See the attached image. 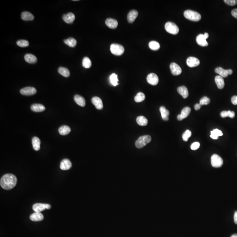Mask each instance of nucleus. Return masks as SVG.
<instances>
[{
    "label": "nucleus",
    "mask_w": 237,
    "mask_h": 237,
    "mask_svg": "<svg viewBox=\"0 0 237 237\" xmlns=\"http://www.w3.org/2000/svg\"><path fill=\"white\" fill-rule=\"evenodd\" d=\"M17 181V178L14 175L8 173L5 174L1 178L0 184L3 189L10 190L15 187Z\"/></svg>",
    "instance_id": "nucleus-1"
},
{
    "label": "nucleus",
    "mask_w": 237,
    "mask_h": 237,
    "mask_svg": "<svg viewBox=\"0 0 237 237\" xmlns=\"http://www.w3.org/2000/svg\"><path fill=\"white\" fill-rule=\"evenodd\" d=\"M185 18L191 21L198 22L201 19V15L199 12L191 10H187L183 13Z\"/></svg>",
    "instance_id": "nucleus-2"
},
{
    "label": "nucleus",
    "mask_w": 237,
    "mask_h": 237,
    "mask_svg": "<svg viewBox=\"0 0 237 237\" xmlns=\"http://www.w3.org/2000/svg\"><path fill=\"white\" fill-rule=\"evenodd\" d=\"M151 137L150 136L144 135L138 138L135 142V145L137 148L138 149L143 148L147 144L149 143L151 141Z\"/></svg>",
    "instance_id": "nucleus-3"
},
{
    "label": "nucleus",
    "mask_w": 237,
    "mask_h": 237,
    "mask_svg": "<svg viewBox=\"0 0 237 237\" xmlns=\"http://www.w3.org/2000/svg\"><path fill=\"white\" fill-rule=\"evenodd\" d=\"M110 51L113 55L120 56L123 54L125 50L122 45L117 44H112L110 46Z\"/></svg>",
    "instance_id": "nucleus-4"
},
{
    "label": "nucleus",
    "mask_w": 237,
    "mask_h": 237,
    "mask_svg": "<svg viewBox=\"0 0 237 237\" xmlns=\"http://www.w3.org/2000/svg\"><path fill=\"white\" fill-rule=\"evenodd\" d=\"M165 28L168 33L173 35L177 34L179 32L177 25L173 22H167L165 25Z\"/></svg>",
    "instance_id": "nucleus-5"
},
{
    "label": "nucleus",
    "mask_w": 237,
    "mask_h": 237,
    "mask_svg": "<svg viewBox=\"0 0 237 237\" xmlns=\"http://www.w3.org/2000/svg\"><path fill=\"white\" fill-rule=\"evenodd\" d=\"M211 163L212 166L214 167L219 168L223 165V160L219 155L214 154L211 158Z\"/></svg>",
    "instance_id": "nucleus-6"
},
{
    "label": "nucleus",
    "mask_w": 237,
    "mask_h": 237,
    "mask_svg": "<svg viewBox=\"0 0 237 237\" xmlns=\"http://www.w3.org/2000/svg\"><path fill=\"white\" fill-rule=\"evenodd\" d=\"M20 92L22 95L29 96L35 94L37 92V90L33 87H25L20 90Z\"/></svg>",
    "instance_id": "nucleus-7"
},
{
    "label": "nucleus",
    "mask_w": 237,
    "mask_h": 237,
    "mask_svg": "<svg viewBox=\"0 0 237 237\" xmlns=\"http://www.w3.org/2000/svg\"><path fill=\"white\" fill-rule=\"evenodd\" d=\"M170 69L171 73L173 75L178 76L181 74V69L177 63L174 62L171 63L170 65Z\"/></svg>",
    "instance_id": "nucleus-8"
},
{
    "label": "nucleus",
    "mask_w": 237,
    "mask_h": 237,
    "mask_svg": "<svg viewBox=\"0 0 237 237\" xmlns=\"http://www.w3.org/2000/svg\"><path fill=\"white\" fill-rule=\"evenodd\" d=\"M147 82L152 85H156L159 83V78L157 75L154 73H151L148 75L147 77Z\"/></svg>",
    "instance_id": "nucleus-9"
},
{
    "label": "nucleus",
    "mask_w": 237,
    "mask_h": 237,
    "mask_svg": "<svg viewBox=\"0 0 237 237\" xmlns=\"http://www.w3.org/2000/svg\"><path fill=\"white\" fill-rule=\"evenodd\" d=\"M186 62L187 66L191 68L196 67L200 63L199 59H198L196 58L193 57H190L188 58L187 59Z\"/></svg>",
    "instance_id": "nucleus-10"
},
{
    "label": "nucleus",
    "mask_w": 237,
    "mask_h": 237,
    "mask_svg": "<svg viewBox=\"0 0 237 237\" xmlns=\"http://www.w3.org/2000/svg\"><path fill=\"white\" fill-rule=\"evenodd\" d=\"M191 108L189 107H186L182 110L181 113L178 115L177 116V120L179 121H182L184 118H186L189 116L191 112Z\"/></svg>",
    "instance_id": "nucleus-11"
},
{
    "label": "nucleus",
    "mask_w": 237,
    "mask_h": 237,
    "mask_svg": "<svg viewBox=\"0 0 237 237\" xmlns=\"http://www.w3.org/2000/svg\"><path fill=\"white\" fill-rule=\"evenodd\" d=\"M91 102L95 106L97 109L99 110L102 109L103 108V104L102 101L100 98L98 97H94L91 99Z\"/></svg>",
    "instance_id": "nucleus-12"
},
{
    "label": "nucleus",
    "mask_w": 237,
    "mask_h": 237,
    "mask_svg": "<svg viewBox=\"0 0 237 237\" xmlns=\"http://www.w3.org/2000/svg\"><path fill=\"white\" fill-rule=\"evenodd\" d=\"M62 19L66 23L68 24L72 23L75 19V16L74 13L69 12L66 14L62 16Z\"/></svg>",
    "instance_id": "nucleus-13"
},
{
    "label": "nucleus",
    "mask_w": 237,
    "mask_h": 237,
    "mask_svg": "<svg viewBox=\"0 0 237 237\" xmlns=\"http://www.w3.org/2000/svg\"><path fill=\"white\" fill-rule=\"evenodd\" d=\"M196 41L198 44L202 47H206L208 45V43L204 37V34H200L198 35L196 39Z\"/></svg>",
    "instance_id": "nucleus-14"
},
{
    "label": "nucleus",
    "mask_w": 237,
    "mask_h": 237,
    "mask_svg": "<svg viewBox=\"0 0 237 237\" xmlns=\"http://www.w3.org/2000/svg\"><path fill=\"white\" fill-rule=\"evenodd\" d=\"M72 166L71 162L69 159H64L61 162L60 167L61 169L63 170H68L70 169Z\"/></svg>",
    "instance_id": "nucleus-15"
},
{
    "label": "nucleus",
    "mask_w": 237,
    "mask_h": 237,
    "mask_svg": "<svg viewBox=\"0 0 237 237\" xmlns=\"http://www.w3.org/2000/svg\"><path fill=\"white\" fill-rule=\"evenodd\" d=\"M105 24L109 28L112 29L116 28L118 25V23L116 20L112 19V18H108L106 19L105 20Z\"/></svg>",
    "instance_id": "nucleus-16"
},
{
    "label": "nucleus",
    "mask_w": 237,
    "mask_h": 237,
    "mask_svg": "<svg viewBox=\"0 0 237 237\" xmlns=\"http://www.w3.org/2000/svg\"><path fill=\"white\" fill-rule=\"evenodd\" d=\"M138 12L135 10H133L130 11L127 15L128 22L130 23H133L138 16Z\"/></svg>",
    "instance_id": "nucleus-17"
},
{
    "label": "nucleus",
    "mask_w": 237,
    "mask_h": 237,
    "mask_svg": "<svg viewBox=\"0 0 237 237\" xmlns=\"http://www.w3.org/2000/svg\"><path fill=\"white\" fill-rule=\"evenodd\" d=\"M177 91L178 93L181 94L183 98H186L189 95L188 90L187 88L184 86L178 87L177 88Z\"/></svg>",
    "instance_id": "nucleus-18"
},
{
    "label": "nucleus",
    "mask_w": 237,
    "mask_h": 237,
    "mask_svg": "<svg viewBox=\"0 0 237 237\" xmlns=\"http://www.w3.org/2000/svg\"><path fill=\"white\" fill-rule=\"evenodd\" d=\"M44 216L41 213L35 212L30 215V219L33 221H42L44 219Z\"/></svg>",
    "instance_id": "nucleus-19"
},
{
    "label": "nucleus",
    "mask_w": 237,
    "mask_h": 237,
    "mask_svg": "<svg viewBox=\"0 0 237 237\" xmlns=\"http://www.w3.org/2000/svg\"><path fill=\"white\" fill-rule=\"evenodd\" d=\"M215 81L217 87L220 89H222L224 87L225 83L224 79L220 76H216L215 78Z\"/></svg>",
    "instance_id": "nucleus-20"
},
{
    "label": "nucleus",
    "mask_w": 237,
    "mask_h": 237,
    "mask_svg": "<svg viewBox=\"0 0 237 237\" xmlns=\"http://www.w3.org/2000/svg\"><path fill=\"white\" fill-rule=\"evenodd\" d=\"M160 113L161 114L163 120L165 121H167L169 120V112L167 109H166L164 106L160 107L159 108Z\"/></svg>",
    "instance_id": "nucleus-21"
},
{
    "label": "nucleus",
    "mask_w": 237,
    "mask_h": 237,
    "mask_svg": "<svg viewBox=\"0 0 237 237\" xmlns=\"http://www.w3.org/2000/svg\"><path fill=\"white\" fill-rule=\"evenodd\" d=\"M32 142L33 149L37 151L39 150L41 148V141L39 138L37 137H34L32 139Z\"/></svg>",
    "instance_id": "nucleus-22"
},
{
    "label": "nucleus",
    "mask_w": 237,
    "mask_h": 237,
    "mask_svg": "<svg viewBox=\"0 0 237 237\" xmlns=\"http://www.w3.org/2000/svg\"><path fill=\"white\" fill-rule=\"evenodd\" d=\"M31 109L33 112H42L45 110V108L43 104H34L31 105Z\"/></svg>",
    "instance_id": "nucleus-23"
},
{
    "label": "nucleus",
    "mask_w": 237,
    "mask_h": 237,
    "mask_svg": "<svg viewBox=\"0 0 237 237\" xmlns=\"http://www.w3.org/2000/svg\"><path fill=\"white\" fill-rule=\"evenodd\" d=\"M74 100L76 104L81 107H84L86 104V101L85 99L80 95H75L74 97Z\"/></svg>",
    "instance_id": "nucleus-24"
},
{
    "label": "nucleus",
    "mask_w": 237,
    "mask_h": 237,
    "mask_svg": "<svg viewBox=\"0 0 237 237\" xmlns=\"http://www.w3.org/2000/svg\"><path fill=\"white\" fill-rule=\"evenodd\" d=\"M215 72L216 74H218L221 77L224 78L228 77L229 75L228 70H224L222 67H217L215 70Z\"/></svg>",
    "instance_id": "nucleus-25"
},
{
    "label": "nucleus",
    "mask_w": 237,
    "mask_h": 237,
    "mask_svg": "<svg viewBox=\"0 0 237 237\" xmlns=\"http://www.w3.org/2000/svg\"><path fill=\"white\" fill-rule=\"evenodd\" d=\"M22 19L25 21H31L34 19V17L32 13L28 11H24L21 14Z\"/></svg>",
    "instance_id": "nucleus-26"
},
{
    "label": "nucleus",
    "mask_w": 237,
    "mask_h": 237,
    "mask_svg": "<svg viewBox=\"0 0 237 237\" xmlns=\"http://www.w3.org/2000/svg\"><path fill=\"white\" fill-rule=\"evenodd\" d=\"M46 209L45 204L42 203H36L34 204L33 206V210L35 212L41 213V212L44 210Z\"/></svg>",
    "instance_id": "nucleus-27"
},
{
    "label": "nucleus",
    "mask_w": 237,
    "mask_h": 237,
    "mask_svg": "<svg viewBox=\"0 0 237 237\" xmlns=\"http://www.w3.org/2000/svg\"><path fill=\"white\" fill-rule=\"evenodd\" d=\"M24 59L25 62L31 64L36 63L37 62V57L34 55L31 54H26L25 56Z\"/></svg>",
    "instance_id": "nucleus-28"
},
{
    "label": "nucleus",
    "mask_w": 237,
    "mask_h": 237,
    "mask_svg": "<svg viewBox=\"0 0 237 237\" xmlns=\"http://www.w3.org/2000/svg\"><path fill=\"white\" fill-rule=\"evenodd\" d=\"M70 131V128L66 125L62 126L60 127H59L58 129L59 133L62 135H68Z\"/></svg>",
    "instance_id": "nucleus-29"
},
{
    "label": "nucleus",
    "mask_w": 237,
    "mask_h": 237,
    "mask_svg": "<svg viewBox=\"0 0 237 237\" xmlns=\"http://www.w3.org/2000/svg\"><path fill=\"white\" fill-rule=\"evenodd\" d=\"M223 135L222 131L218 129H216L211 131L210 137L213 139L216 140L218 138L219 136Z\"/></svg>",
    "instance_id": "nucleus-30"
},
{
    "label": "nucleus",
    "mask_w": 237,
    "mask_h": 237,
    "mask_svg": "<svg viewBox=\"0 0 237 237\" xmlns=\"http://www.w3.org/2000/svg\"><path fill=\"white\" fill-rule=\"evenodd\" d=\"M64 42L65 44L69 46L71 48H74L76 46V41L74 38L70 37L67 39L64 40Z\"/></svg>",
    "instance_id": "nucleus-31"
},
{
    "label": "nucleus",
    "mask_w": 237,
    "mask_h": 237,
    "mask_svg": "<svg viewBox=\"0 0 237 237\" xmlns=\"http://www.w3.org/2000/svg\"><path fill=\"white\" fill-rule=\"evenodd\" d=\"M136 121L137 124L141 126H145L148 124V120L146 118L143 116L137 117Z\"/></svg>",
    "instance_id": "nucleus-32"
},
{
    "label": "nucleus",
    "mask_w": 237,
    "mask_h": 237,
    "mask_svg": "<svg viewBox=\"0 0 237 237\" xmlns=\"http://www.w3.org/2000/svg\"><path fill=\"white\" fill-rule=\"evenodd\" d=\"M58 72L60 74L64 77H68L70 76V71L67 68L60 67L58 69Z\"/></svg>",
    "instance_id": "nucleus-33"
},
{
    "label": "nucleus",
    "mask_w": 237,
    "mask_h": 237,
    "mask_svg": "<svg viewBox=\"0 0 237 237\" xmlns=\"http://www.w3.org/2000/svg\"><path fill=\"white\" fill-rule=\"evenodd\" d=\"M220 116L221 117L225 118L227 117H229L231 118H234L235 117V113L233 111H223L220 113Z\"/></svg>",
    "instance_id": "nucleus-34"
},
{
    "label": "nucleus",
    "mask_w": 237,
    "mask_h": 237,
    "mask_svg": "<svg viewBox=\"0 0 237 237\" xmlns=\"http://www.w3.org/2000/svg\"><path fill=\"white\" fill-rule=\"evenodd\" d=\"M149 47L153 51H157L160 48V44L158 42L151 41L149 43Z\"/></svg>",
    "instance_id": "nucleus-35"
},
{
    "label": "nucleus",
    "mask_w": 237,
    "mask_h": 237,
    "mask_svg": "<svg viewBox=\"0 0 237 237\" xmlns=\"http://www.w3.org/2000/svg\"><path fill=\"white\" fill-rule=\"evenodd\" d=\"M91 60L89 58L87 57H85L83 58V61H82V65L86 69H89L91 66Z\"/></svg>",
    "instance_id": "nucleus-36"
},
{
    "label": "nucleus",
    "mask_w": 237,
    "mask_h": 237,
    "mask_svg": "<svg viewBox=\"0 0 237 237\" xmlns=\"http://www.w3.org/2000/svg\"><path fill=\"white\" fill-rule=\"evenodd\" d=\"M110 80L111 84L114 86H116L118 84V81L117 75L116 74H112L110 76Z\"/></svg>",
    "instance_id": "nucleus-37"
},
{
    "label": "nucleus",
    "mask_w": 237,
    "mask_h": 237,
    "mask_svg": "<svg viewBox=\"0 0 237 237\" xmlns=\"http://www.w3.org/2000/svg\"><path fill=\"white\" fill-rule=\"evenodd\" d=\"M145 94L142 92H139L135 97V100L136 102H141L145 100Z\"/></svg>",
    "instance_id": "nucleus-38"
},
{
    "label": "nucleus",
    "mask_w": 237,
    "mask_h": 237,
    "mask_svg": "<svg viewBox=\"0 0 237 237\" xmlns=\"http://www.w3.org/2000/svg\"><path fill=\"white\" fill-rule=\"evenodd\" d=\"M16 43H17V45L20 47H27L29 45V42L26 40H19V41H17Z\"/></svg>",
    "instance_id": "nucleus-39"
},
{
    "label": "nucleus",
    "mask_w": 237,
    "mask_h": 237,
    "mask_svg": "<svg viewBox=\"0 0 237 237\" xmlns=\"http://www.w3.org/2000/svg\"><path fill=\"white\" fill-rule=\"evenodd\" d=\"M200 104L201 105H207L210 103V99L208 97L205 96L202 97L200 100Z\"/></svg>",
    "instance_id": "nucleus-40"
},
{
    "label": "nucleus",
    "mask_w": 237,
    "mask_h": 237,
    "mask_svg": "<svg viewBox=\"0 0 237 237\" xmlns=\"http://www.w3.org/2000/svg\"><path fill=\"white\" fill-rule=\"evenodd\" d=\"M191 131L188 130H187L183 134V139L184 141H188V138L191 137Z\"/></svg>",
    "instance_id": "nucleus-41"
},
{
    "label": "nucleus",
    "mask_w": 237,
    "mask_h": 237,
    "mask_svg": "<svg viewBox=\"0 0 237 237\" xmlns=\"http://www.w3.org/2000/svg\"><path fill=\"white\" fill-rule=\"evenodd\" d=\"M200 145V144L199 142H194V143H192L191 145V149L192 150H196L199 149Z\"/></svg>",
    "instance_id": "nucleus-42"
},
{
    "label": "nucleus",
    "mask_w": 237,
    "mask_h": 237,
    "mask_svg": "<svg viewBox=\"0 0 237 237\" xmlns=\"http://www.w3.org/2000/svg\"><path fill=\"white\" fill-rule=\"evenodd\" d=\"M224 2L230 6H234L237 4V0H224Z\"/></svg>",
    "instance_id": "nucleus-43"
},
{
    "label": "nucleus",
    "mask_w": 237,
    "mask_h": 237,
    "mask_svg": "<svg viewBox=\"0 0 237 237\" xmlns=\"http://www.w3.org/2000/svg\"><path fill=\"white\" fill-rule=\"evenodd\" d=\"M231 101H232V103L234 105H237V95H234V96L232 97V99H231Z\"/></svg>",
    "instance_id": "nucleus-44"
},
{
    "label": "nucleus",
    "mask_w": 237,
    "mask_h": 237,
    "mask_svg": "<svg viewBox=\"0 0 237 237\" xmlns=\"http://www.w3.org/2000/svg\"><path fill=\"white\" fill-rule=\"evenodd\" d=\"M232 15L234 18L237 19V9H234L232 11Z\"/></svg>",
    "instance_id": "nucleus-45"
},
{
    "label": "nucleus",
    "mask_w": 237,
    "mask_h": 237,
    "mask_svg": "<svg viewBox=\"0 0 237 237\" xmlns=\"http://www.w3.org/2000/svg\"><path fill=\"white\" fill-rule=\"evenodd\" d=\"M201 107V105L200 104H196L194 106V108L195 110H199V109H200Z\"/></svg>",
    "instance_id": "nucleus-46"
},
{
    "label": "nucleus",
    "mask_w": 237,
    "mask_h": 237,
    "mask_svg": "<svg viewBox=\"0 0 237 237\" xmlns=\"http://www.w3.org/2000/svg\"><path fill=\"white\" fill-rule=\"evenodd\" d=\"M234 223L237 224V211H236V212L234 213Z\"/></svg>",
    "instance_id": "nucleus-47"
},
{
    "label": "nucleus",
    "mask_w": 237,
    "mask_h": 237,
    "mask_svg": "<svg viewBox=\"0 0 237 237\" xmlns=\"http://www.w3.org/2000/svg\"><path fill=\"white\" fill-rule=\"evenodd\" d=\"M45 207H46V209H48V210H49L51 208V206L49 204H45Z\"/></svg>",
    "instance_id": "nucleus-48"
},
{
    "label": "nucleus",
    "mask_w": 237,
    "mask_h": 237,
    "mask_svg": "<svg viewBox=\"0 0 237 237\" xmlns=\"http://www.w3.org/2000/svg\"><path fill=\"white\" fill-rule=\"evenodd\" d=\"M228 70L229 75H232L233 74L232 70H231V69H229V70Z\"/></svg>",
    "instance_id": "nucleus-49"
},
{
    "label": "nucleus",
    "mask_w": 237,
    "mask_h": 237,
    "mask_svg": "<svg viewBox=\"0 0 237 237\" xmlns=\"http://www.w3.org/2000/svg\"><path fill=\"white\" fill-rule=\"evenodd\" d=\"M204 37H205V38L206 39H207L208 38V37H209V34H208V33H204Z\"/></svg>",
    "instance_id": "nucleus-50"
},
{
    "label": "nucleus",
    "mask_w": 237,
    "mask_h": 237,
    "mask_svg": "<svg viewBox=\"0 0 237 237\" xmlns=\"http://www.w3.org/2000/svg\"><path fill=\"white\" fill-rule=\"evenodd\" d=\"M230 237H237V234H234Z\"/></svg>",
    "instance_id": "nucleus-51"
}]
</instances>
